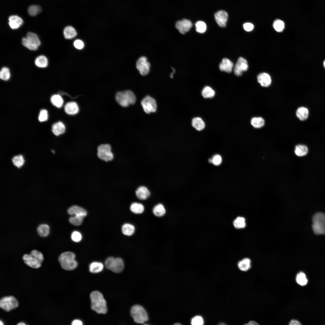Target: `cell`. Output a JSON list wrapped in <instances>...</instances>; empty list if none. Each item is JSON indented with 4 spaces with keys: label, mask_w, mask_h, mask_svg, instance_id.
<instances>
[{
    "label": "cell",
    "mask_w": 325,
    "mask_h": 325,
    "mask_svg": "<svg viewBox=\"0 0 325 325\" xmlns=\"http://www.w3.org/2000/svg\"><path fill=\"white\" fill-rule=\"evenodd\" d=\"M35 63L37 67L43 68L48 66V61L45 56L41 55L36 58L35 61Z\"/></svg>",
    "instance_id": "cell-28"
},
{
    "label": "cell",
    "mask_w": 325,
    "mask_h": 325,
    "mask_svg": "<svg viewBox=\"0 0 325 325\" xmlns=\"http://www.w3.org/2000/svg\"><path fill=\"white\" fill-rule=\"evenodd\" d=\"M265 123L264 119L260 116L253 117L251 119L250 121L251 125L256 128H262L264 126Z\"/></svg>",
    "instance_id": "cell-26"
},
{
    "label": "cell",
    "mask_w": 325,
    "mask_h": 325,
    "mask_svg": "<svg viewBox=\"0 0 325 325\" xmlns=\"http://www.w3.org/2000/svg\"><path fill=\"white\" fill-rule=\"evenodd\" d=\"M246 325H258L259 324L256 322L254 321H250L249 322L245 324Z\"/></svg>",
    "instance_id": "cell-53"
},
{
    "label": "cell",
    "mask_w": 325,
    "mask_h": 325,
    "mask_svg": "<svg viewBox=\"0 0 325 325\" xmlns=\"http://www.w3.org/2000/svg\"><path fill=\"white\" fill-rule=\"evenodd\" d=\"M294 153L297 156L303 157L306 156L308 152V149L306 145L299 144L295 147Z\"/></svg>",
    "instance_id": "cell-22"
},
{
    "label": "cell",
    "mask_w": 325,
    "mask_h": 325,
    "mask_svg": "<svg viewBox=\"0 0 325 325\" xmlns=\"http://www.w3.org/2000/svg\"><path fill=\"white\" fill-rule=\"evenodd\" d=\"M212 163L214 165L218 166L220 165L222 161V158L219 155H216L212 159Z\"/></svg>",
    "instance_id": "cell-48"
},
{
    "label": "cell",
    "mask_w": 325,
    "mask_h": 325,
    "mask_svg": "<svg viewBox=\"0 0 325 325\" xmlns=\"http://www.w3.org/2000/svg\"><path fill=\"white\" fill-rule=\"evenodd\" d=\"M38 234L41 236L46 237L49 234L50 228L49 226L45 224L40 225L37 228Z\"/></svg>",
    "instance_id": "cell-32"
},
{
    "label": "cell",
    "mask_w": 325,
    "mask_h": 325,
    "mask_svg": "<svg viewBox=\"0 0 325 325\" xmlns=\"http://www.w3.org/2000/svg\"><path fill=\"white\" fill-rule=\"evenodd\" d=\"M130 209L131 211L134 213L141 214L144 212V207L140 203H134L131 205Z\"/></svg>",
    "instance_id": "cell-35"
},
{
    "label": "cell",
    "mask_w": 325,
    "mask_h": 325,
    "mask_svg": "<svg viewBox=\"0 0 325 325\" xmlns=\"http://www.w3.org/2000/svg\"><path fill=\"white\" fill-rule=\"evenodd\" d=\"M233 63L230 60L224 58L219 64L220 70L228 73L232 72L233 67Z\"/></svg>",
    "instance_id": "cell-18"
},
{
    "label": "cell",
    "mask_w": 325,
    "mask_h": 325,
    "mask_svg": "<svg viewBox=\"0 0 325 325\" xmlns=\"http://www.w3.org/2000/svg\"><path fill=\"white\" fill-rule=\"evenodd\" d=\"M153 212L156 216L160 217L165 215L166 210L163 205L161 204H158L153 207Z\"/></svg>",
    "instance_id": "cell-33"
},
{
    "label": "cell",
    "mask_w": 325,
    "mask_h": 325,
    "mask_svg": "<svg viewBox=\"0 0 325 325\" xmlns=\"http://www.w3.org/2000/svg\"><path fill=\"white\" fill-rule=\"evenodd\" d=\"M273 27L277 32H281L283 31L284 28V23L281 20H277L274 22Z\"/></svg>",
    "instance_id": "cell-44"
},
{
    "label": "cell",
    "mask_w": 325,
    "mask_h": 325,
    "mask_svg": "<svg viewBox=\"0 0 325 325\" xmlns=\"http://www.w3.org/2000/svg\"><path fill=\"white\" fill-rule=\"evenodd\" d=\"M136 67L140 74L145 76L149 72L150 64L146 57L142 56L137 60Z\"/></svg>",
    "instance_id": "cell-12"
},
{
    "label": "cell",
    "mask_w": 325,
    "mask_h": 325,
    "mask_svg": "<svg viewBox=\"0 0 325 325\" xmlns=\"http://www.w3.org/2000/svg\"><path fill=\"white\" fill-rule=\"evenodd\" d=\"M10 72L9 69L7 67H2L0 72V78L4 81H7L10 77Z\"/></svg>",
    "instance_id": "cell-40"
},
{
    "label": "cell",
    "mask_w": 325,
    "mask_h": 325,
    "mask_svg": "<svg viewBox=\"0 0 325 325\" xmlns=\"http://www.w3.org/2000/svg\"><path fill=\"white\" fill-rule=\"evenodd\" d=\"M24 262L29 266L34 268H39L44 260L43 255L40 251L32 250L30 254H25L23 256Z\"/></svg>",
    "instance_id": "cell-3"
},
{
    "label": "cell",
    "mask_w": 325,
    "mask_h": 325,
    "mask_svg": "<svg viewBox=\"0 0 325 325\" xmlns=\"http://www.w3.org/2000/svg\"><path fill=\"white\" fill-rule=\"evenodd\" d=\"M215 21L218 26L221 27L226 26L228 15L227 12L223 10H220L215 13Z\"/></svg>",
    "instance_id": "cell-15"
},
{
    "label": "cell",
    "mask_w": 325,
    "mask_h": 325,
    "mask_svg": "<svg viewBox=\"0 0 325 325\" xmlns=\"http://www.w3.org/2000/svg\"><path fill=\"white\" fill-rule=\"evenodd\" d=\"M202 94L204 98H212L214 96L215 91L210 87L206 86L202 90Z\"/></svg>",
    "instance_id": "cell-37"
},
{
    "label": "cell",
    "mask_w": 325,
    "mask_h": 325,
    "mask_svg": "<svg viewBox=\"0 0 325 325\" xmlns=\"http://www.w3.org/2000/svg\"><path fill=\"white\" fill-rule=\"evenodd\" d=\"M192 25L190 20L184 19L177 21L175 26L181 33L184 34L190 30Z\"/></svg>",
    "instance_id": "cell-14"
},
{
    "label": "cell",
    "mask_w": 325,
    "mask_h": 325,
    "mask_svg": "<svg viewBox=\"0 0 325 325\" xmlns=\"http://www.w3.org/2000/svg\"><path fill=\"white\" fill-rule=\"evenodd\" d=\"M122 231L125 235L130 236L132 235L135 231V228L133 225L125 223L124 224L122 228Z\"/></svg>",
    "instance_id": "cell-31"
},
{
    "label": "cell",
    "mask_w": 325,
    "mask_h": 325,
    "mask_svg": "<svg viewBox=\"0 0 325 325\" xmlns=\"http://www.w3.org/2000/svg\"><path fill=\"white\" fill-rule=\"evenodd\" d=\"M64 110L67 114L74 115L78 112L79 108L76 103L74 101H71L66 104L64 106Z\"/></svg>",
    "instance_id": "cell-20"
},
{
    "label": "cell",
    "mask_w": 325,
    "mask_h": 325,
    "mask_svg": "<svg viewBox=\"0 0 325 325\" xmlns=\"http://www.w3.org/2000/svg\"><path fill=\"white\" fill-rule=\"evenodd\" d=\"M248 68V65L246 60L240 57L238 58L234 66V73L237 76H240L243 72L246 71Z\"/></svg>",
    "instance_id": "cell-13"
},
{
    "label": "cell",
    "mask_w": 325,
    "mask_h": 325,
    "mask_svg": "<svg viewBox=\"0 0 325 325\" xmlns=\"http://www.w3.org/2000/svg\"><path fill=\"white\" fill-rule=\"evenodd\" d=\"M257 81L260 85L264 87L269 86L271 82L270 76L265 73H261L258 76Z\"/></svg>",
    "instance_id": "cell-17"
},
{
    "label": "cell",
    "mask_w": 325,
    "mask_h": 325,
    "mask_svg": "<svg viewBox=\"0 0 325 325\" xmlns=\"http://www.w3.org/2000/svg\"><path fill=\"white\" fill-rule=\"evenodd\" d=\"M296 279L297 283L302 286L306 285L308 283L306 275L302 272H300L297 274Z\"/></svg>",
    "instance_id": "cell-38"
},
{
    "label": "cell",
    "mask_w": 325,
    "mask_h": 325,
    "mask_svg": "<svg viewBox=\"0 0 325 325\" xmlns=\"http://www.w3.org/2000/svg\"><path fill=\"white\" fill-rule=\"evenodd\" d=\"M243 27L246 31L249 32L252 30L254 28V26L251 23H247L243 24Z\"/></svg>",
    "instance_id": "cell-50"
},
{
    "label": "cell",
    "mask_w": 325,
    "mask_h": 325,
    "mask_svg": "<svg viewBox=\"0 0 325 325\" xmlns=\"http://www.w3.org/2000/svg\"><path fill=\"white\" fill-rule=\"evenodd\" d=\"M172 69L173 70V72H172V73H171V74L170 75V77L171 78H173V74H174L175 73V70L173 68H172Z\"/></svg>",
    "instance_id": "cell-54"
},
{
    "label": "cell",
    "mask_w": 325,
    "mask_h": 325,
    "mask_svg": "<svg viewBox=\"0 0 325 325\" xmlns=\"http://www.w3.org/2000/svg\"><path fill=\"white\" fill-rule=\"evenodd\" d=\"M75 257L76 255L73 252L67 251L62 253L59 255L58 260L63 269L70 271L74 269L77 266Z\"/></svg>",
    "instance_id": "cell-2"
},
{
    "label": "cell",
    "mask_w": 325,
    "mask_h": 325,
    "mask_svg": "<svg viewBox=\"0 0 325 325\" xmlns=\"http://www.w3.org/2000/svg\"><path fill=\"white\" fill-rule=\"evenodd\" d=\"M323 65H324V68H325V60L324 61V62H323Z\"/></svg>",
    "instance_id": "cell-57"
},
{
    "label": "cell",
    "mask_w": 325,
    "mask_h": 325,
    "mask_svg": "<svg viewBox=\"0 0 325 325\" xmlns=\"http://www.w3.org/2000/svg\"><path fill=\"white\" fill-rule=\"evenodd\" d=\"M92 309L98 314H106L107 311L106 302L101 293L94 291L90 295Z\"/></svg>",
    "instance_id": "cell-1"
},
{
    "label": "cell",
    "mask_w": 325,
    "mask_h": 325,
    "mask_svg": "<svg viewBox=\"0 0 325 325\" xmlns=\"http://www.w3.org/2000/svg\"><path fill=\"white\" fill-rule=\"evenodd\" d=\"M83 218L81 216H74L69 218V221L72 224L76 226H79L82 223Z\"/></svg>",
    "instance_id": "cell-43"
},
{
    "label": "cell",
    "mask_w": 325,
    "mask_h": 325,
    "mask_svg": "<svg viewBox=\"0 0 325 325\" xmlns=\"http://www.w3.org/2000/svg\"><path fill=\"white\" fill-rule=\"evenodd\" d=\"M135 193L137 198L141 200H146L150 195V192L148 189L144 186H141L138 188L136 190Z\"/></svg>",
    "instance_id": "cell-21"
},
{
    "label": "cell",
    "mask_w": 325,
    "mask_h": 325,
    "mask_svg": "<svg viewBox=\"0 0 325 325\" xmlns=\"http://www.w3.org/2000/svg\"><path fill=\"white\" fill-rule=\"evenodd\" d=\"M63 33L64 37L67 39H71L75 37L77 33L75 29L71 26H67L64 29Z\"/></svg>",
    "instance_id": "cell-24"
},
{
    "label": "cell",
    "mask_w": 325,
    "mask_h": 325,
    "mask_svg": "<svg viewBox=\"0 0 325 325\" xmlns=\"http://www.w3.org/2000/svg\"><path fill=\"white\" fill-rule=\"evenodd\" d=\"M296 114L297 117L301 121L306 120L308 117L309 111L308 109L304 107H300L296 111Z\"/></svg>",
    "instance_id": "cell-25"
},
{
    "label": "cell",
    "mask_w": 325,
    "mask_h": 325,
    "mask_svg": "<svg viewBox=\"0 0 325 325\" xmlns=\"http://www.w3.org/2000/svg\"><path fill=\"white\" fill-rule=\"evenodd\" d=\"M48 118L47 111L45 109L41 110L39 113V119L41 122L46 121Z\"/></svg>",
    "instance_id": "cell-47"
},
{
    "label": "cell",
    "mask_w": 325,
    "mask_h": 325,
    "mask_svg": "<svg viewBox=\"0 0 325 325\" xmlns=\"http://www.w3.org/2000/svg\"><path fill=\"white\" fill-rule=\"evenodd\" d=\"M204 322L203 318L199 316H197L193 317L191 321V324L193 325H202Z\"/></svg>",
    "instance_id": "cell-46"
},
{
    "label": "cell",
    "mask_w": 325,
    "mask_h": 325,
    "mask_svg": "<svg viewBox=\"0 0 325 325\" xmlns=\"http://www.w3.org/2000/svg\"><path fill=\"white\" fill-rule=\"evenodd\" d=\"M18 306L17 300L13 296H5L2 298L0 300V308L7 312L15 309Z\"/></svg>",
    "instance_id": "cell-10"
},
{
    "label": "cell",
    "mask_w": 325,
    "mask_h": 325,
    "mask_svg": "<svg viewBox=\"0 0 325 325\" xmlns=\"http://www.w3.org/2000/svg\"><path fill=\"white\" fill-rule=\"evenodd\" d=\"M192 125L197 130L200 131L203 130L205 127V124L202 119L199 117L193 119Z\"/></svg>",
    "instance_id": "cell-27"
},
{
    "label": "cell",
    "mask_w": 325,
    "mask_h": 325,
    "mask_svg": "<svg viewBox=\"0 0 325 325\" xmlns=\"http://www.w3.org/2000/svg\"><path fill=\"white\" fill-rule=\"evenodd\" d=\"M71 238L73 241L78 242L81 240L82 235L79 232L77 231H74L71 234Z\"/></svg>",
    "instance_id": "cell-45"
},
{
    "label": "cell",
    "mask_w": 325,
    "mask_h": 325,
    "mask_svg": "<svg viewBox=\"0 0 325 325\" xmlns=\"http://www.w3.org/2000/svg\"><path fill=\"white\" fill-rule=\"evenodd\" d=\"M312 228L315 234H325V214L317 212L313 216Z\"/></svg>",
    "instance_id": "cell-5"
},
{
    "label": "cell",
    "mask_w": 325,
    "mask_h": 325,
    "mask_svg": "<svg viewBox=\"0 0 325 325\" xmlns=\"http://www.w3.org/2000/svg\"><path fill=\"white\" fill-rule=\"evenodd\" d=\"M73 45L75 48L78 49H81L84 47L83 42L79 39H77L75 40L74 42Z\"/></svg>",
    "instance_id": "cell-49"
},
{
    "label": "cell",
    "mask_w": 325,
    "mask_h": 325,
    "mask_svg": "<svg viewBox=\"0 0 325 325\" xmlns=\"http://www.w3.org/2000/svg\"><path fill=\"white\" fill-rule=\"evenodd\" d=\"M97 156L100 159L105 161L113 160L114 156L110 145L103 144L99 145L97 148Z\"/></svg>",
    "instance_id": "cell-9"
},
{
    "label": "cell",
    "mask_w": 325,
    "mask_h": 325,
    "mask_svg": "<svg viewBox=\"0 0 325 325\" xmlns=\"http://www.w3.org/2000/svg\"><path fill=\"white\" fill-rule=\"evenodd\" d=\"M68 213L71 215L77 216L84 217L87 214L86 211L81 207L76 205H73L68 209Z\"/></svg>",
    "instance_id": "cell-16"
},
{
    "label": "cell",
    "mask_w": 325,
    "mask_h": 325,
    "mask_svg": "<svg viewBox=\"0 0 325 325\" xmlns=\"http://www.w3.org/2000/svg\"><path fill=\"white\" fill-rule=\"evenodd\" d=\"M41 7L38 5H31L29 6L28 9V12L29 15L34 16L41 11Z\"/></svg>",
    "instance_id": "cell-39"
},
{
    "label": "cell",
    "mask_w": 325,
    "mask_h": 325,
    "mask_svg": "<svg viewBox=\"0 0 325 325\" xmlns=\"http://www.w3.org/2000/svg\"><path fill=\"white\" fill-rule=\"evenodd\" d=\"M104 268L103 264L100 262H93L89 265L90 271L93 273H97L102 271Z\"/></svg>",
    "instance_id": "cell-29"
},
{
    "label": "cell",
    "mask_w": 325,
    "mask_h": 325,
    "mask_svg": "<svg viewBox=\"0 0 325 325\" xmlns=\"http://www.w3.org/2000/svg\"><path fill=\"white\" fill-rule=\"evenodd\" d=\"M82 322L79 320H73L72 323L73 325H82Z\"/></svg>",
    "instance_id": "cell-51"
},
{
    "label": "cell",
    "mask_w": 325,
    "mask_h": 325,
    "mask_svg": "<svg viewBox=\"0 0 325 325\" xmlns=\"http://www.w3.org/2000/svg\"><path fill=\"white\" fill-rule=\"evenodd\" d=\"M238 266L240 270L247 271L251 267V261L249 258H245L238 262Z\"/></svg>",
    "instance_id": "cell-30"
},
{
    "label": "cell",
    "mask_w": 325,
    "mask_h": 325,
    "mask_svg": "<svg viewBox=\"0 0 325 325\" xmlns=\"http://www.w3.org/2000/svg\"><path fill=\"white\" fill-rule=\"evenodd\" d=\"M196 31L200 33H204L206 29V23L202 21H198L195 24Z\"/></svg>",
    "instance_id": "cell-42"
},
{
    "label": "cell",
    "mask_w": 325,
    "mask_h": 325,
    "mask_svg": "<svg viewBox=\"0 0 325 325\" xmlns=\"http://www.w3.org/2000/svg\"><path fill=\"white\" fill-rule=\"evenodd\" d=\"M13 164L18 168L22 166L24 162L23 156L21 155L15 156L12 159Z\"/></svg>",
    "instance_id": "cell-41"
},
{
    "label": "cell",
    "mask_w": 325,
    "mask_h": 325,
    "mask_svg": "<svg viewBox=\"0 0 325 325\" xmlns=\"http://www.w3.org/2000/svg\"><path fill=\"white\" fill-rule=\"evenodd\" d=\"M180 324H181L180 323H175V324H174V325H180Z\"/></svg>",
    "instance_id": "cell-56"
},
{
    "label": "cell",
    "mask_w": 325,
    "mask_h": 325,
    "mask_svg": "<svg viewBox=\"0 0 325 325\" xmlns=\"http://www.w3.org/2000/svg\"><path fill=\"white\" fill-rule=\"evenodd\" d=\"M22 45L29 49L35 51L37 50L40 45L41 42L37 35L35 33L29 32L26 34V37L22 39Z\"/></svg>",
    "instance_id": "cell-7"
},
{
    "label": "cell",
    "mask_w": 325,
    "mask_h": 325,
    "mask_svg": "<svg viewBox=\"0 0 325 325\" xmlns=\"http://www.w3.org/2000/svg\"><path fill=\"white\" fill-rule=\"evenodd\" d=\"M233 224L237 229L243 228L246 225L245 219L242 217H238L234 221Z\"/></svg>",
    "instance_id": "cell-36"
},
{
    "label": "cell",
    "mask_w": 325,
    "mask_h": 325,
    "mask_svg": "<svg viewBox=\"0 0 325 325\" xmlns=\"http://www.w3.org/2000/svg\"><path fill=\"white\" fill-rule=\"evenodd\" d=\"M141 104L144 111L150 113L156 111L157 105L155 100L149 96H147L142 99Z\"/></svg>",
    "instance_id": "cell-11"
},
{
    "label": "cell",
    "mask_w": 325,
    "mask_h": 325,
    "mask_svg": "<svg viewBox=\"0 0 325 325\" xmlns=\"http://www.w3.org/2000/svg\"><path fill=\"white\" fill-rule=\"evenodd\" d=\"M18 325H25V324L23 322H21L20 323L17 324Z\"/></svg>",
    "instance_id": "cell-55"
},
{
    "label": "cell",
    "mask_w": 325,
    "mask_h": 325,
    "mask_svg": "<svg viewBox=\"0 0 325 325\" xmlns=\"http://www.w3.org/2000/svg\"><path fill=\"white\" fill-rule=\"evenodd\" d=\"M130 313L134 321L137 323L142 324L147 321L148 317L145 309L141 305H135L131 309Z\"/></svg>",
    "instance_id": "cell-6"
},
{
    "label": "cell",
    "mask_w": 325,
    "mask_h": 325,
    "mask_svg": "<svg viewBox=\"0 0 325 325\" xmlns=\"http://www.w3.org/2000/svg\"><path fill=\"white\" fill-rule=\"evenodd\" d=\"M52 104L57 108L61 107L63 104V100L59 94H54L51 98Z\"/></svg>",
    "instance_id": "cell-34"
},
{
    "label": "cell",
    "mask_w": 325,
    "mask_h": 325,
    "mask_svg": "<svg viewBox=\"0 0 325 325\" xmlns=\"http://www.w3.org/2000/svg\"><path fill=\"white\" fill-rule=\"evenodd\" d=\"M105 265L106 268L115 273H119L123 270L124 265L121 258L110 257L105 260Z\"/></svg>",
    "instance_id": "cell-8"
},
{
    "label": "cell",
    "mask_w": 325,
    "mask_h": 325,
    "mask_svg": "<svg viewBox=\"0 0 325 325\" xmlns=\"http://www.w3.org/2000/svg\"><path fill=\"white\" fill-rule=\"evenodd\" d=\"M116 100L121 106L127 107L135 103L136 101L134 94L130 90L117 92L116 95Z\"/></svg>",
    "instance_id": "cell-4"
},
{
    "label": "cell",
    "mask_w": 325,
    "mask_h": 325,
    "mask_svg": "<svg viewBox=\"0 0 325 325\" xmlns=\"http://www.w3.org/2000/svg\"><path fill=\"white\" fill-rule=\"evenodd\" d=\"M65 130L64 125L61 122H58L54 123L52 126V132L57 136L65 132Z\"/></svg>",
    "instance_id": "cell-23"
},
{
    "label": "cell",
    "mask_w": 325,
    "mask_h": 325,
    "mask_svg": "<svg viewBox=\"0 0 325 325\" xmlns=\"http://www.w3.org/2000/svg\"><path fill=\"white\" fill-rule=\"evenodd\" d=\"M8 24L12 29L18 28L23 24V21L21 18L17 15H12L8 18Z\"/></svg>",
    "instance_id": "cell-19"
},
{
    "label": "cell",
    "mask_w": 325,
    "mask_h": 325,
    "mask_svg": "<svg viewBox=\"0 0 325 325\" xmlns=\"http://www.w3.org/2000/svg\"><path fill=\"white\" fill-rule=\"evenodd\" d=\"M289 324L290 325H301V324L297 320H292L290 321Z\"/></svg>",
    "instance_id": "cell-52"
}]
</instances>
